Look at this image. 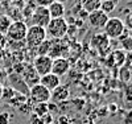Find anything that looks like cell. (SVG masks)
I'll return each instance as SVG.
<instances>
[{
    "mask_svg": "<svg viewBox=\"0 0 132 124\" xmlns=\"http://www.w3.org/2000/svg\"><path fill=\"white\" fill-rule=\"evenodd\" d=\"M126 55H127V53L124 50L119 49V50H114L110 58H112L114 60V63L120 67V66H123L126 63Z\"/></svg>",
    "mask_w": 132,
    "mask_h": 124,
    "instance_id": "cell-16",
    "label": "cell"
},
{
    "mask_svg": "<svg viewBox=\"0 0 132 124\" xmlns=\"http://www.w3.org/2000/svg\"><path fill=\"white\" fill-rule=\"evenodd\" d=\"M11 24H12V19L8 15H0V33L5 35Z\"/></svg>",
    "mask_w": 132,
    "mask_h": 124,
    "instance_id": "cell-18",
    "label": "cell"
},
{
    "mask_svg": "<svg viewBox=\"0 0 132 124\" xmlns=\"http://www.w3.org/2000/svg\"><path fill=\"white\" fill-rule=\"evenodd\" d=\"M69 96V88L65 86H58L57 88H54L52 91V99L54 102H62V100H66Z\"/></svg>",
    "mask_w": 132,
    "mask_h": 124,
    "instance_id": "cell-15",
    "label": "cell"
},
{
    "mask_svg": "<svg viewBox=\"0 0 132 124\" xmlns=\"http://www.w3.org/2000/svg\"><path fill=\"white\" fill-rule=\"evenodd\" d=\"M52 63H53V58L49 55H37L33 61V67L37 71V74L40 77L52 73Z\"/></svg>",
    "mask_w": 132,
    "mask_h": 124,
    "instance_id": "cell-7",
    "label": "cell"
},
{
    "mask_svg": "<svg viewBox=\"0 0 132 124\" xmlns=\"http://www.w3.org/2000/svg\"><path fill=\"white\" fill-rule=\"evenodd\" d=\"M3 2H5V0H0V3H3Z\"/></svg>",
    "mask_w": 132,
    "mask_h": 124,
    "instance_id": "cell-31",
    "label": "cell"
},
{
    "mask_svg": "<svg viewBox=\"0 0 132 124\" xmlns=\"http://www.w3.org/2000/svg\"><path fill=\"white\" fill-rule=\"evenodd\" d=\"M46 36H49L52 40H62L69 30V24L63 17L60 19H52L49 24L45 28Z\"/></svg>",
    "mask_w": 132,
    "mask_h": 124,
    "instance_id": "cell-1",
    "label": "cell"
},
{
    "mask_svg": "<svg viewBox=\"0 0 132 124\" xmlns=\"http://www.w3.org/2000/svg\"><path fill=\"white\" fill-rule=\"evenodd\" d=\"M48 38L46 36V30L42 27H37V25H30L28 27V32L25 36V42L27 46L30 49H37L40 45Z\"/></svg>",
    "mask_w": 132,
    "mask_h": 124,
    "instance_id": "cell-2",
    "label": "cell"
},
{
    "mask_svg": "<svg viewBox=\"0 0 132 124\" xmlns=\"http://www.w3.org/2000/svg\"><path fill=\"white\" fill-rule=\"evenodd\" d=\"M127 27H128V29H132V13H129L127 16Z\"/></svg>",
    "mask_w": 132,
    "mask_h": 124,
    "instance_id": "cell-28",
    "label": "cell"
},
{
    "mask_svg": "<svg viewBox=\"0 0 132 124\" xmlns=\"http://www.w3.org/2000/svg\"><path fill=\"white\" fill-rule=\"evenodd\" d=\"M53 2H54V0H36V3H37L38 7H46V8H48Z\"/></svg>",
    "mask_w": 132,
    "mask_h": 124,
    "instance_id": "cell-25",
    "label": "cell"
},
{
    "mask_svg": "<svg viewBox=\"0 0 132 124\" xmlns=\"http://www.w3.org/2000/svg\"><path fill=\"white\" fill-rule=\"evenodd\" d=\"M103 29L108 38H119L126 33V24L118 17H110Z\"/></svg>",
    "mask_w": 132,
    "mask_h": 124,
    "instance_id": "cell-4",
    "label": "cell"
},
{
    "mask_svg": "<svg viewBox=\"0 0 132 124\" xmlns=\"http://www.w3.org/2000/svg\"><path fill=\"white\" fill-rule=\"evenodd\" d=\"M57 124H71V120L66 116V115H61L57 119Z\"/></svg>",
    "mask_w": 132,
    "mask_h": 124,
    "instance_id": "cell-24",
    "label": "cell"
},
{
    "mask_svg": "<svg viewBox=\"0 0 132 124\" xmlns=\"http://www.w3.org/2000/svg\"><path fill=\"white\" fill-rule=\"evenodd\" d=\"M29 100L33 104L38 103H49L52 100V91L48 90L45 86L41 83H37L29 88Z\"/></svg>",
    "mask_w": 132,
    "mask_h": 124,
    "instance_id": "cell-3",
    "label": "cell"
},
{
    "mask_svg": "<svg viewBox=\"0 0 132 124\" xmlns=\"http://www.w3.org/2000/svg\"><path fill=\"white\" fill-rule=\"evenodd\" d=\"M21 78H23V81L25 82V85L29 88L32 86L40 83V75L35 70L33 65H24V67H23V75H21Z\"/></svg>",
    "mask_w": 132,
    "mask_h": 124,
    "instance_id": "cell-9",
    "label": "cell"
},
{
    "mask_svg": "<svg viewBox=\"0 0 132 124\" xmlns=\"http://www.w3.org/2000/svg\"><path fill=\"white\" fill-rule=\"evenodd\" d=\"M115 8H116L115 2H112V0H102V3H101V11H103L104 13L110 15Z\"/></svg>",
    "mask_w": 132,
    "mask_h": 124,
    "instance_id": "cell-20",
    "label": "cell"
},
{
    "mask_svg": "<svg viewBox=\"0 0 132 124\" xmlns=\"http://www.w3.org/2000/svg\"><path fill=\"white\" fill-rule=\"evenodd\" d=\"M50 20L52 19H50L49 11L46 7H38L37 5L30 16L32 25H37V27H42V28H46V25L49 24Z\"/></svg>",
    "mask_w": 132,
    "mask_h": 124,
    "instance_id": "cell-6",
    "label": "cell"
},
{
    "mask_svg": "<svg viewBox=\"0 0 132 124\" xmlns=\"http://www.w3.org/2000/svg\"><path fill=\"white\" fill-rule=\"evenodd\" d=\"M5 44H7V37H5V35L0 33V49H3V48L5 46Z\"/></svg>",
    "mask_w": 132,
    "mask_h": 124,
    "instance_id": "cell-27",
    "label": "cell"
},
{
    "mask_svg": "<svg viewBox=\"0 0 132 124\" xmlns=\"http://www.w3.org/2000/svg\"><path fill=\"white\" fill-rule=\"evenodd\" d=\"M40 83L42 86H45L48 90L53 91L54 88H57L61 85V78L54 75L53 73H49V74H45V75L40 77Z\"/></svg>",
    "mask_w": 132,
    "mask_h": 124,
    "instance_id": "cell-12",
    "label": "cell"
},
{
    "mask_svg": "<svg viewBox=\"0 0 132 124\" xmlns=\"http://www.w3.org/2000/svg\"><path fill=\"white\" fill-rule=\"evenodd\" d=\"M70 69V63L65 57H60V58H53V63H52V73L57 77H62Z\"/></svg>",
    "mask_w": 132,
    "mask_h": 124,
    "instance_id": "cell-10",
    "label": "cell"
},
{
    "mask_svg": "<svg viewBox=\"0 0 132 124\" xmlns=\"http://www.w3.org/2000/svg\"><path fill=\"white\" fill-rule=\"evenodd\" d=\"M124 124H132V110L128 111L124 116Z\"/></svg>",
    "mask_w": 132,
    "mask_h": 124,
    "instance_id": "cell-26",
    "label": "cell"
},
{
    "mask_svg": "<svg viewBox=\"0 0 132 124\" xmlns=\"http://www.w3.org/2000/svg\"><path fill=\"white\" fill-rule=\"evenodd\" d=\"M27 32H28V25L27 22L24 21H12V24L9 25L7 33H5V37L11 41H15V42H21L25 40L27 36Z\"/></svg>",
    "mask_w": 132,
    "mask_h": 124,
    "instance_id": "cell-5",
    "label": "cell"
},
{
    "mask_svg": "<svg viewBox=\"0 0 132 124\" xmlns=\"http://www.w3.org/2000/svg\"><path fill=\"white\" fill-rule=\"evenodd\" d=\"M102 0H79V5L85 12L89 15L96 9H101Z\"/></svg>",
    "mask_w": 132,
    "mask_h": 124,
    "instance_id": "cell-14",
    "label": "cell"
},
{
    "mask_svg": "<svg viewBox=\"0 0 132 124\" xmlns=\"http://www.w3.org/2000/svg\"><path fill=\"white\" fill-rule=\"evenodd\" d=\"M9 81L12 83V88L15 91L20 93V94H24L25 96L29 95V87L25 85V82L21 79V75L20 74H12L9 77Z\"/></svg>",
    "mask_w": 132,
    "mask_h": 124,
    "instance_id": "cell-11",
    "label": "cell"
},
{
    "mask_svg": "<svg viewBox=\"0 0 132 124\" xmlns=\"http://www.w3.org/2000/svg\"><path fill=\"white\" fill-rule=\"evenodd\" d=\"M50 46H52V40H48V38H46V40L37 48V55H49Z\"/></svg>",
    "mask_w": 132,
    "mask_h": 124,
    "instance_id": "cell-19",
    "label": "cell"
},
{
    "mask_svg": "<svg viewBox=\"0 0 132 124\" xmlns=\"http://www.w3.org/2000/svg\"><path fill=\"white\" fill-rule=\"evenodd\" d=\"M48 11H49V15H50V19H60V17H63L65 15V4H61L58 2H54L48 7Z\"/></svg>",
    "mask_w": 132,
    "mask_h": 124,
    "instance_id": "cell-13",
    "label": "cell"
},
{
    "mask_svg": "<svg viewBox=\"0 0 132 124\" xmlns=\"http://www.w3.org/2000/svg\"><path fill=\"white\" fill-rule=\"evenodd\" d=\"M11 119H12V115L9 114V112L4 111L0 114V124H9Z\"/></svg>",
    "mask_w": 132,
    "mask_h": 124,
    "instance_id": "cell-22",
    "label": "cell"
},
{
    "mask_svg": "<svg viewBox=\"0 0 132 124\" xmlns=\"http://www.w3.org/2000/svg\"><path fill=\"white\" fill-rule=\"evenodd\" d=\"M3 90H4V87H3L2 83H0V100H2V98H3Z\"/></svg>",
    "mask_w": 132,
    "mask_h": 124,
    "instance_id": "cell-29",
    "label": "cell"
},
{
    "mask_svg": "<svg viewBox=\"0 0 132 124\" xmlns=\"http://www.w3.org/2000/svg\"><path fill=\"white\" fill-rule=\"evenodd\" d=\"M30 124H45V123H44L41 116H37L36 114H32L30 115Z\"/></svg>",
    "mask_w": 132,
    "mask_h": 124,
    "instance_id": "cell-23",
    "label": "cell"
},
{
    "mask_svg": "<svg viewBox=\"0 0 132 124\" xmlns=\"http://www.w3.org/2000/svg\"><path fill=\"white\" fill-rule=\"evenodd\" d=\"M32 111L33 114H36L37 116H44L46 114H50L49 112V108H48V103H38V104H35L32 107Z\"/></svg>",
    "mask_w": 132,
    "mask_h": 124,
    "instance_id": "cell-17",
    "label": "cell"
},
{
    "mask_svg": "<svg viewBox=\"0 0 132 124\" xmlns=\"http://www.w3.org/2000/svg\"><path fill=\"white\" fill-rule=\"evenodd\" d=\"M56 2H58V3H61V4H65L68 0H56Z\"/></svg>",
    "mask_w": 132,
    "mask_h": 124,
    "instance_id": "cell-30",
    "label": "cell"
},
{
    "mask_svg": "<svg viewBox=\"0 0 132 124\" xmlns=\"http://www.w3.org/2000/svg\"><path fill=\"white\" fill-rule=\"evenodd\" d=\"M119 38H122V46H123V50L124 52H132V37L131 36H122V37H119Z\"/></svg>",
    "mask_w": 132,
    "mask_h": 124,
    "instance_id": "cell-21",
    "label": "cell"
},
{
    "mask_svg": "<svg viewBox=\"0 0 132 124\" xmlns=\"http://www.w3.org/2000/svg\"><path fill=\"white\" fill-rule=\"evenodd\" d=\"M87 19H89V22H90V25L93 28H95V29H103L104 25H106V22H107V20L110 17H108L107 13L103 12V11L96 9V11H94V12L87 15Z\"/></svg>",
    "mask_w": 132,
    "mask_h": 124,
    "instance_id": "cell-8",
    "label": "cell"
}]
</instances>
